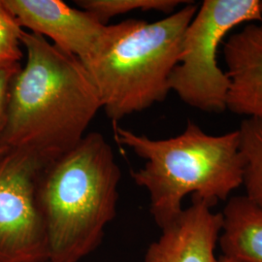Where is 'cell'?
Masks as SVG:
<instances>
[{"label": "cell", "mask_w": 262, "mask_h": 262, "mask_svg": "<svg viewBox=\"0 0 262 262\" xmlns=\"http://www.w3.org/2000/svg\"><path fill=\"white\" fill-rule=\"evenodd\" d=\"M0 262H1V261H0Z\"/></svg>", "instance_id": "18"}, {"label": "cell", "mask_w": 262, "mask_h": 262, "mask_svg": "<svg viewBox=\"0 0 262 262\" xmlns=\"http://www.w3.org/2000/svg\"><path fill=\"white\" fill-rule=\"evenodd\" d=\"M23 149L0 156V261L45 262L47 240L38 211L36 186L47 164Z\"/></svg>", "instance_id": "6"}, {"label": "cell", "mask_w": 262, "mask_h": 262, "mask_svg": "<svg viewBox=\"0 0 262 262\" xmlns=\"http://www.w3.org/2000/svg\"><path fill=\"white\" fill-rule=\"evenodd\" d=\"M24 30L0 0V67L20 63L24 57L20 41Z\"/></svg>", "instance_id": "12"}, {"label": "cell", "mask_w": 262, "mask_h": 262, "mask_svg": "<svg viewBox=\"0 0 262 262\" xmlns=\"http://www.w3.org/2000/svg\"><path fill=\"white\" fill-rule=\"evenodd\" d=\"M192 197L190 206L161 228L158 240L150 244L144 262H217L215 247L223 225L222 213Z\"/></svg>", "instance_id": "8"}, {"label": "cell", "mask_w": 262, "mask_h": 262, "mask_svg": "<svg viewBox=\"0 0 262 262\" xmlns=\"http://www.w3.org/2000/svg\"><path fill=\"white\" fill-rule=\"evenodd\" d=\"M45 262H53V261H50V260H47V261H45Z\"/></svg>", "instance_id": "17"}, {"label": "cell", "mask_w": 262, "mask_h": 262, "mask_svg": "<svg viewBox=\"0 0 262 262\" xmlns=\"http://www.w3.org/2000/svg\"><path fill=\"white\" fill-rule=\"evenodd\" d=\"M259 9H260V13L262 15V0H259Z\"/></svg>", "instance_id": "15"}, {"label": "cell", "mask_w": 262, "mask_h": 262, "mask_svg": "<svg viewBox=\"0 0 262 262\" xmlns=\"http://www.w3.org/2000/svg\"><path fill=\"white\" fill-rule=\"evenodd\" d=\"M262 21L259 0H205L185 32L170 91L188 106L205 113L227 110L230 79L219 66L224 38L245 23Z\"/></svg>", "instance_id": "5"}, {"label": "cell", "mask_w": 262, "mask_h": 262, "mask_svg": "<svg viewBox=\"0 0 262 262\" xmlns=\"http://www.w3.org/2000/svg\"><path fill=\"white\" fill-rule=\"evenodd\" d=\"M198 7L188 1L155 23L129 19L109 26L100 50L84 67L114 124L167 97L170 76Z\"/></svg>", "instance_id": "4"}, {"label": "cell", "mask_w": 262, "mask_h": 262, "mask_svg": "<svg viewBox=\"0 0 262 262\" xmlns=\"http://www.w3.org/2000/svg\"><path fill=\"white\" fill-rule=\"evenodd\" d=\"M114 127L116 141L145 160L131 177L147 189L150 215L160 228L178 217L188 194L214 206L243 185L238 129L210 135L189 121L177 136L155 140L117 124Z\"/></svg>", "instance_id": "3"}, {"label": "cell", "mask_w": 262, "mask_h": 262, "mask_svg": "<svg viewBox=\"0 0 262 262\" xmlns=\"http://www.w3.org/2000/svg\"><path fill=\"white\" fill-rule=\"evenodd\" d=\"M122 172L99 132L49 161L39 173L36 201L53 262H79L101 245L117 215Z\"/></svg>", "instance_id": "2"}, {"label": "cell", "mask_w": 262, "mask_h": 262, "mask_svg": "<svg viewBox=\"0 0 262 262\" xmlns=\"http://www.w3.org/2000/svg\"><path fill=\"white\" fill-rule=\"evenodd\" d=\"M238 131L246 196L262 207V116L247 118Z\"/></svg>", "instance_id": "10"}, {"label": "cell", "mask_w": 262, "mask_h": 262, "mask_svg": "<svg viewBox=\"0 0 262 262\" xmlns=\"http://www.w3.org/2000/svg\"><path fill=\"white\" fill-rule=\"evenodd\" d=\"M7 150H8V149H1V150H0V156H1L2 154H4Z\"/></svg>", "instance_id": "16"}, {"label": "cell", "mask_w": 262, "mask_h": 262, "mask_svg": "<svg viewBox=\"0 0 262 262\" xmlns=\"http://www.w3.org/2000/svg\"><path fill=\"white\" fill-rule=\"evenodd\" d=\"M188 1L183 0H77L76 4L80 9L91 13L95 19L105 26L114 17L140 10L142 12L158 11L172 14L180 5Z\"/></svg>", "instance_id": "11"}, {"label": "cell", "mask_w": 262, "mask_h": 262, "mask_svg": "<svg viewBox=\"0 0 262 262\" xmlns=\"http://www.w3.org/2000/svg\"><path fill=\"white\" fill-rule=\"evenodd\" d=\"M19 64L0 67V150L6 149L2 146V139L8 120L10 86L14 76L20 68Z\"/></svg>", "instance_id": "13"}, {"label": "cell", "mask_w": 262, "mask_h": 262, "mask_svg": "<svg viewBox=\"0 0 262 262\" xmlns=\"http://www.w3.org/2000/svg\"><path fill=\"white\" fill-rule=\"evenodd\" d=\"M217 262H242L240 261V260H237V259H234V258H231V257H227V256H225V255H222V256H220L219 258H217Z\"/></svg>", "instance_id": "14"}, {"label": "cell", "mask_w": 262, "mask_h": 262, "mask_svg": "<svg viewBox=\"0 0 262 262\" xmlns=\"http://www.w3.org/2000/svg\"><path fill=\"white\" fill-rule=\"evenodd\" d=\"M219 244L223 255L262 262V207L246 196L231 197L222 213Z\"/></svg>", "instance_id": "9"}, {"label": "cell", "mask_w": 262, "mask_h": 262, "mask_svg": "<svg viewBox=\"0 0 262 262\" xmlns=\"http://www.w3.org/2000/svg\"><path fill=\"white\" fill-rule=\"evenodd\" d=\"M20 41L27 61L11 83L2 146L33 151L49 162L84 138L102 103L79 58L29 31Z\"/></svg>", "instance_id": "1"}, {"label": "cell", "mask_w": 262, "mask_h": 262, "mask_svg": "<svg viewBox=\"0 0 262 262\" xmlns=\"http://www.w3.org/2000/svg\"><path fill=\"white\" fill-rule=\"evenodd\" d=\"M3 3L29 32L50 38L52 44L86 64L103 44L109 26L83 9L61 0H3Z\"/></svg>", "instance_id": "7"}]
</instances>
